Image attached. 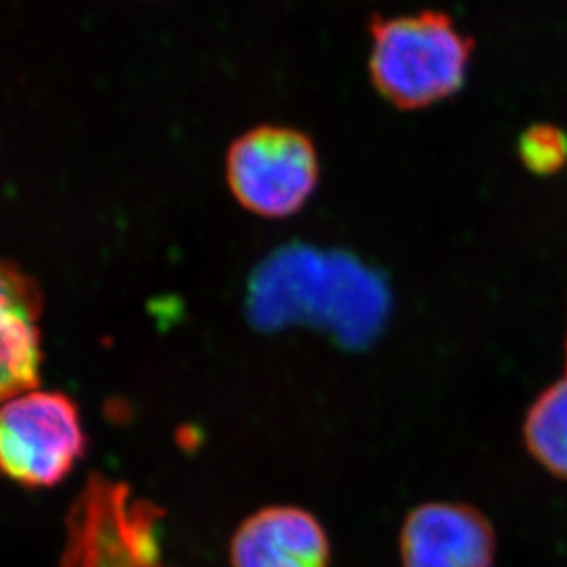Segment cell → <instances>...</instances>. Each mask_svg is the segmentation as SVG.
I'll return each instance as SVG.
<instances>
[{"mask_svg":"<svg viewBox=\"0 0 567 567\" xmlns=\"http://www.w3.org/2000/svg\"><path fill=\"white\" fill-rule=\"evenodd\" d=\"M229 558L233 567H330V544L305 508L266 507L241 522Z\"/></svg>","mask_w":567,"mask_h":567,"instance_id":"obj_6","label":"cell"},{"mask_svg":"<svg viewBox=\"0 0 567 567\" xmlns=\"http://www.w3.org/2000/svg\"><path fill=\"white\" fill-rule=\"evenodd\" d=\"M43 297L32 277L0 260V405L39 385Z\"/></svg>","mask_w":567,"mask_h":567,"instance_id":"obj_7","label":"cell"},{"mask_svg":"<svg viewBox=\"0 0 567 567\" xmlns=\"http://www.w3.org/2000/svg\"><path fill=\"white\" fill-rule=\"evenodd\" d=\"M319 181L310 138L288 127H258L227 155V183L236 202L264 218H288L305 207Z\"/></svg>","mask_w":567,"mask_h":567,"instance_id":"obj_4","label":"cell"},{"mask_svg":"<svg viewBox=\"0 0 567 567\" xmlns=\"http://www.w3.org/2000/svg\"><path fill=\"white\" fill-rule=\"evenodd\" d=\"M371 74L378 93L402 110L436 104L463 87L472 41L436 11L378 19Z\"/></svg>","mask_w":567,"mask_h":567,"instance_id":"obj_1","label":"cell"},{"mask_svg":"<svg viewBox=\"0 0 567 567\" xmlns=\"http://www.w3.org/2000/svg\"><path fill=\"white\" fill-rule=\"evenodd\" d=\"M404 567H492L496 535L477 508L463 503H425L413 508L400 533Z\"/></svg>","mask_w":567,"mask_h":567,"instance_id":"obj_5","label":"cell"},{"mask_svg":"<svg viewBox=\"0 0 567 567\" xmlns=\"http://www.w3.org/2000/svg\"><path fill=\"white\" fill-rule=\"evenodd\" d=\"M152 503L130 486L91 475L66 516L65 547L55 567H163Z\"/></svg>","mask_w":567,"mask_h":567,"instance_id":"obj_2","label":"cell"},{"mask_svg":"<svg viewBox=\"0 0 567 567\" xmlns=\"http://www.w3.org/2000/svg\"><path fill=\"white\" fill-rule=\"evenodd\" d=\"M85 452L78 408L66 394L38 391L0 405V474L47 488L71 474Z\"/></svg>","mask_w":567,"mask_h":567,"instance_id":"obj_3","label":"cell"},{"mask_svg":"<svg viewBox=\"0 0 567 567\" xmlns=\"http://www.w3.org/2000/svg\"><path fill=\"white\" fill-rule=\"evenodd\" d=\"M524 442L547 474L567 481V363L564 377L544 389L527 411Z\"/></svg>","mask_w":567,"mask_h":567,"instance_id":"obj_8","label":"cell"},{"mask_svg":"<svg viewBox=\"0 0 567 567\" xmlns=\"http://www.w3.org/2000/svg\"><path fill=\"white\" fill-rule=\"evenodd\" d=\"M519 157L536 175H553L567 164V135L555 126H533L519 138Z\"/></svg>","mask_w":567,"mask_h":567,"instance_id":"obj_9","label":"cell"}]
</instances>
